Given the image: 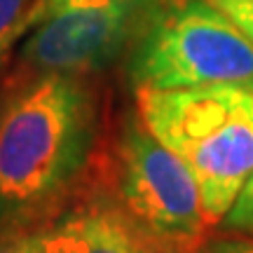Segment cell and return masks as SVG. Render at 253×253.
I'll return each instance as SVG.
<instances>
[{"mask_svg": "<svg viewBox=\"0 0 253 253\" xmlns=\"http://www.w3.org/2000/svg\"><path fill=\"white\" fill-rule=\"evenodd\" d=\"M96 183L160 253H199L209 239L211 223L197 178L155 138L136 106L120 115Z\"/></svg>", "mask_w": 253, "mask_h": 253, "instance_id": "3", "label": "cell"}, {"mask_svg": "<svg viewBox=\"0 0 253 253\" xmlns=\"http://www.w3.org/2000/svg\"><path fill=\"white\" fill-rule=\"evenodd\" d=\"M9 89H12V80H9V75H7L5 80L0 82V110H2V106H5V99H7Z\"/></svg>", "mask_w": 253, "mask_h": 253, "instance_id": "13", "label": "cell"}, {"mask_svg": "<svg viewBox=\"0 0 253 253\" xmlns=\"http://www.w3.org/2000/svg\"><path fill=\"white\" fill-rule=\"evenodd\" d=\"M0 110V230H38L91 185L106 150L96 75L9 73Z\"/></svg>", "mask_w": 253, "mask_h": 253, "instance_id": "1", "label": "cell"}, {"mask_svg": "<svg viewBox=\"0 0 253 253\" xmlns=\"http://www.w3.org/2000/svg\"><path fill=\"white\" fill-rule=\"evenodd\" d=\"M211 2L220 12H225L253 42V0H211Z\"/></svg>", "mask_w": 253, "mask_h": 253, "instance_id": "11", "label": "cell"}, {"mask_svg": "<svg viewBox=\"0 0 253 253\" xmlns=\"http://www.w3.org/2000/svg\"><path fill=\"white\" fill-rule=\"evenodd\" d=\"M218 232L253 237V171L246 178L244 188L239 190V195L232 202L230 211L218 223Z\"/></svg>", "mask_w": 253, "mask_h": 253, "instance_id": "7", "label": "cell"}, {"mask_svg": "<svg viewBox=\"0 0 253 253\" xmlns=\"http://www.w3.org/2000/svg\"><path fill=\"white\" fill-rule=\"evenodd\" d=\"M0 253H42L40 230H0Z\"/></svg>", "mask_w": 253, "mask_h": 253, "instance_id": "9", "label": "cell"}, {"mask_svg": "<svg viewBox=\"0 0 253 253\" xmlns=\"http://www.w3.org/2000/svg\"><path fill=\"white\" fill-rule=\"evenodd\" d=\"M199 253H253V237L225 235V232L209 235Z\"/></svg>", "mask_w": 253, "mask_h": 253, "instance_id": "10", "label": "cell"}, {"mask_svg": "<svg viewBox=\"0 0 253 253\" xmlns=\"http://www.w3.org/2000/svg\"><path fill=\"white\" fill-rule=\"evenodd\" d=\"M40 230L42 253H160L96 183Z\"/></svg>", "mask_w": 253, "mask_h": 253, "instance_id": "6", "label": "cell"}, {"mask_svg": "<svg viewBox=\"0 0 253 253\" xmlns=\"http://www.w3.org/2000/svg\"><path fill=\"white\" fill-rule=\"evenodd\" d=\"M145 126L181 157L218 227L253 171V84L134 91Z\"/></svg>", "mask_w": 253, "mask_h": 253, "instance_id": "2", "label": "cell"}, {"mask_svg": "<svg viewBox=\"0 0 253 253\" xmlns=\"http://www.w3.org/2000/svg\"><path fill=\"white\" fill-rule=\"evenodd\" d=\"M155 0H36L14 71L99 75L125 61Z\"/></svg>", "mask_w": 253, "mask_h": 253, "instance_id": "5", "label": "cell"}, {"mask_svg": "<svg viewBox=\"0 0 253 253\" xmlns=\"http://www.w3.org/2000/svg\"><path fill=\"white\" fill-rule=\"evenodd\" d=\"M28 31H31L28 26H19V28H14V31L5 33V36H0V66L5 63V59H7V54H9V49H12V45H14L19 38L24 36V33H28Z\"/></svg>", "mask_w": 253, "mask_h": 253, "instance_id": "12", "label": "cell"}, {"mask_svg": "<svg viewBox=\"0 0 253 253\" xmlns=\"http://www.w3.org/2000/svg\"><path fill=\"white\" fill-rule=\"evenodd\" d=\"M36 19V0H0V36H5L19 26L33 28Z\"/></svg>", "mask_w": 253, "mask_h": 253, "instance_id": "8", "label": "cell"}, {"mask_svg": "<svg viewBox=\"0 0 253 253\" xmlns=\"http://www.w3.org/2000/svg\"><path fill=\"white\" fill-rule=\"evenodd\" d=\"M122 63L131 91L253 84V42L211 0H155Z\"/></svg>", "mask_w": 253, "mask_h": 253, "instance_id": "4", "label": "cell"}]
</instances>
